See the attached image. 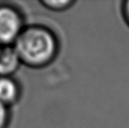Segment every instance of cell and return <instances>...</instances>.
Here are the masks:
<instances>
[{"mask_svg":"<svg viewBox=\"0 0 129 128\" xmlns=\"http://www.w3.org/2000/svg\"><path fill=\"white\" fill-rule=\"evenodd\" d=\"M12 46L21 63L33 68H41L56 58L60 43L50 28L42 25H30L25 26Z\"/></svg>","mask_w":129,"mask_h":128,"instance_id":"6da1fadb","label":"cell"},{"mask_svg":"<svg viewBox=\"0 0 129 128\" xmlns=\"http://www.w3.org/2000/svg\"><path fill=\"white\" fill-rule=\"evenodd\" d=\"M24 16L13 5L0 4V46H12L25 28Z\"/></svg>","mask_w":129,"mask_h":128,"instance_id":"7a4b0ae2","label":"cell"},{"mask_svg":"<svg viewBox=\"0 0 129 128\" xmlns=\"http://www.w3.org/2000/svg\"><path fill=\"white\" fill-rule=\"evenodd\" d=\"M20 84L12 76H0V103L10 107L19 100Z\"/></svg>","mask_w":129,"mask_h":128,"instance_id":"3957f363","label":"cell"},{"mask_svg":"<svg viewBox=\"0 0 129 128\" xmlns=\"http://www.w3.org/2000/svg\"><path fill=\"white\" fill-rule=\"evenodd\" d=\"M20 64L13 46H0V76H12Z\"/></svg>","mask_w":129,"mask_h":128,"instance_id":"277c9868","label":"cell"},{"mask_svg":"<svg viewBox=\"0 0 129 128\" xmlns=\"http://www.w3.org/2000/svg\"><path fill=\"white\" fill-rule=\"evenodd\" d=\"M41 4L45 7L53 12H63L71 8L76 4L73 0H42Z\"/></svg>","mask_w":129,"mask_h":128,"instance_id":"5b68a950","label":"cell"},{"mask_svg":"<svg viewBox=\"0 0 129 128\" xmlns=\"http://www.w3.org/2000/svg\"><path fill=\"white\" fill-rule=\"evenodd\" d=\"M10 122L9 107L0 103V128H7Z\"/></svg>","mask_w":129,"mask_h":128,"instance_id":"8992f818","label":"cell"},{"mask_svg":"<svg viewBox=\"0 0 129 128\" xmlns=\"http://www.w3.org/2000/svg\"><path fill=\"white\" fill-rule=\"evenodd\" d=\"M120 12L125 23L129 27V0H125V1L121 2Z\"/></svg>","mask_w":129,"mask_h":128,"instance_id":"52a82bcc","label":"cell"}]
</instances>
